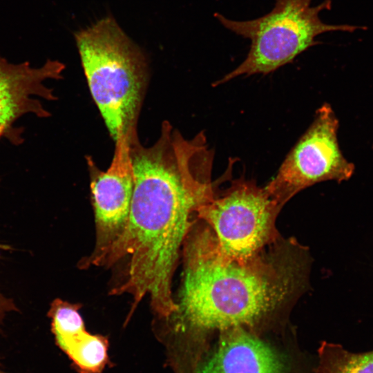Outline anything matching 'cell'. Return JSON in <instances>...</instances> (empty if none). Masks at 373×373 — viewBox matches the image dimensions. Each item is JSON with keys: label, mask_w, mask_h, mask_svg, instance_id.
Instances as JSON below:
<instances>
[{"label": "cell", "mask_w": 373, "mask_h": 373, "mask_svg": "<svg viewBox=\"0 0 373 373\" xmlns=\"http://www.w3.org/2000/svg\"><path fill=\"white\" fill-rule=\"evenodd\" d=\"M2 136H3V135L1 133H0V137H2Z\"/></svg>", "instance_id": "obj_14"}, {"label": "cell", "mask_w": 373, "mask_h": 373, "mask_svg": "<svg viewBox=\"0 0 373 373\" xmlns=\"http://www.w3.org/2000/svg\"><path fill=\"white\" fill-rule=\"evenodd\" d=\"M176 326L197 333L255 326L293 291L295 264L278 256L231 258L209 226L192 227L183 244ZM170 317V318H171Z\"/></svg>", "instance_id": "obj_2"}, {"label": "cell", "mask_w": 373, "mask_h": 373, "mask_svg": "<svg viewBox=\"0 0 373 373\" xmlns=\"http://www.w3.org/2000/svg\"><path fill=\"white\" fill-rule=\"evenodd\" d=\"M0 373H5V372H0Z\"/></svg>", "instance_id": "obj_15"}, {"label": "cell", "mask_w": 373, "mask_h": 373, "mask_svg": "<svg viewBox=\"0 0 373 373\" xmlns=\"http://www.w3.org/2000/svg\"><path fill=\"white\" fill-rule=\"evenodd\" d=\"M57 343L82 373H102L108 362L107 338L86 329Z\"/></svg>", "instance_id": "obj_10"}, {"label": "cell", "mask_w": 373, "mask_h": 373, "mask_svg": "<svg viewBox=\"0 0 373 373\" xmlns=\"http://www.w3.org/2000/svg\"><path fill=\"white\" fill-rule=\"evenodd\" d=\"M15 309L16 307L12 300L0 293V324L7 313Z\"/></svg>", "instance_id": "obj_13"}, {"label": "cell", "mask_w": 373, "mask_h": 373, "mask_svg": "<svg viewBox=\"0 0 373 373\" xmlns=\"http://www.w3.org/2000/svg\"><path fill=\"white\" fill-rule=\"evenodd\" d=\"M132 131L115 140L114 155L108 169L93 172L90 191L97 241L85 265L99 266L127 225L134 186L129 146Z\"/></svg>", "instance_id": "obj_7"}, {"label": "cell", "mask_w": 373, "mask_h": 373, "mask_svg": "<svg viewBox=\"0 0 373 373\" xmlns=\"http://www.w3.org/2000/svg\"><path fill=\"white\" fill-rule=\"evenodd\" d=\"M282 207L265 187L241 177L202 205L197 218L208 224L225 254L246 260L276 240V220Z\"/></svg>", "instance_id": "obj_5"}, {"label": "cell", "mask_w": 373, "mask_h": 373, "mask_svg": "<svg viewBox=\"0 0 373 373\" xmlns=\"http://www.w3.org/2000/svg\"><path fill=\"white\" fill-rule=\"evenodd\" d=\"M338 127L332 106L324 103L265 186L282 207L296 193L315 184L329 180L341 183L352 177L355 166L340 149Z\"/></svg>", "instance_id": "obj_6"}, {"label": "cell", "mask_w": 373, "mask_h": 373, "mask_svg": "<svg viewBox=\"0 0 373 373\" xmlns=\"http://www.w3.org/2000/svg\"><path fill=\"white\" fill-rule=\"evenodd\" d=\"M196 373H288L286 359L248 328L235 327L220 332L210 354Z\"/></svg>", "instance_id": "obj_9"}, {"label": "cell", "mask_w": 373, "mask_h": 373, "mask_svg": "<svg viewBox=\"0 0 373 373\" xmlns=\"http://www.w3.org/2000/svg\"><path fill=\"white\" fill-rule=\"evenodd\" d=\"M316 373H373V350L355 352L323 342L318 350Z\"/></svg>", "instance_id": "obj_11"}, {"label": "cell", "mask_w": 373, "mask_h": 373, "mask_svg": "<svg viewBox=\"0 0 373 373\" xmlns=\"http://www.w3.org/2000/svg\"><path fill=\"white\" fill-rule=\"evenodd\" d=\"M91 95L115 141L136 129L147 64L112 17L75 33Z\"/></svg>", "instance_id": "obj_3"}, {"label": "cell", "mask_w": 373, "mask_h": 373, "mask_svg": "<svg viewBox=\"0 0 373 373\" xmlns=\"http://www.w3.org/2000/svg\"><path fill=\"white\" fill-rule=\"evenodd\" d=\"M79 309L78 305L60 299H55L52 303L49 316L52 318V327L56 341L86 329Z\"/></svg>", "instance_id": "obj_12"}, {"label": "cell", "mask_w": 373, "mask_h": 373, "mask_svg": "<svg viewBox=\"0 0 373 373\" xmlns=\"http://www.w3.org/2000/svg\"><path fill=\"white\" fill-rule=\"evenodd\" d=\"M312 0H275L267 14L247 21L228 19L220 13L215 17L225 28L251 41L245 59L232 71L215 82L218 86L236 77L267 75L291 63L317 45L316 38L332 31L353 32L358 26L324 23L320 13L330 10L332 0L312 6Z\"/></svg>", "instance_id": "obj_4"}, {"label": "cell", "mask_w": 373, "mask_h": 373, "mask_svg": "<svg viewBox=\"0 0 373 373\" xmlns=\"http://www.w3.org/2000/svg\"><path fill=\"white\" fill-rule=\"evenodd\" d=\"M64 64L48 60L40 68H32L28 61L19 64L9 63L0 55V133L13 143L21 140L13 131V123L21 116L33 113L48 117L50 113L37 97L55 100L53 90L44 84L48 79H59Z\"/></svg>", "instance_id": "obj_8"}, {"label": "cell", "mask_w": 373, "mask_h": 373, "mask_svg": "<svg viewBox=\"0 0 373 373\" xmlns=\"http://www.w3.org/2000/svg\"><path fill=\"white\" fill-rule=\"evenodd\" d=\"M129 146L134 186L128 220L99 266L127 258L124 280L112 294L131 296V314L148 297L155 313L167 318L177 309L171 284L180 249L198 209L216 195L213 155L202 133L188 140L167 121L153 145H142L134 131Z\"/></svg>", "instance_id": "obj_1"}, {"label": "cell", "mask_w": 373, "mask_h": 373, "mask_svg": "<svg viewBox=\"0 0 373 373\" xmlns=\"http://www.w3.org/2000/svg\"><path fill=\"white\" fill-rule=\"evenodd\" d=\"M372 149H373V146H372Z\"/></svg>", "instance_id": "obj_16"}]
</instances>
